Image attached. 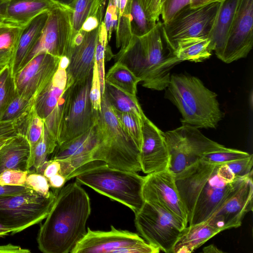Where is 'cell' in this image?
Returning <instances> with one entry per match:
<instances>
[{
  "label": "cell",
  "mask_w": 253,
  "mask_h": 253,
  "mask_svg": "<svg viewBox=\"0 0 253 253\" xmlns=\"http://www.w3.org/2000/svg\"><path fill=\"white\" fill-rule=\"evenodd\" d=\"M174 176L191 225L208 220L253 175L235 178L226 164L199 160Z\"/></svg>",
  "instance_id": "cell-1"
},
{
  "label": "cell",
  "mask_w": 253,
  "mask_h": 253,
  "mask_svg": "<svg viewBox=\"0 0 253 253\" xmlns=\"http://www.w3.org/2000/svg\"><path fill=\"white\" fill-rule=\"evenodd\" d=\"M90 201L77 182L56 189L54 204L39 229L37 241L43 253H71L87 232Z\"/></svg>",
  "instance_id": "cell-2"
},
{
  "label": "cell",
  "mask_w": 253,
  "mask_h": 253,
  "mask_svg": "<svg viewBox=\"0 0 253 253\" xmlns=\"http://www.w3.org/2000/svg\"><path fill=\"white\" fill-rule=\"evenodd\" d=\"M162 26L158 21L145 35H132L128 44L112 56L115 62L125 65L140 79L143 86L156 90L166 89L170 69L180 62L172 55H165Z\"/></svg>",
  "instance_id": "cell-3"
},
{
  "label": "cell",
  "mask_w": 253,
  "mask_h": 253,
  "mask_svg": "<svg viewBox=\"0 0 253 253\" xmlns=\"http://www.w3.org/2000/svg\"><path fill=\"white\" fill-rule=\"evenodd\" d=\"M166 97L181 113L183 124L197 128H215L224 116L217 94L198 78L185 74H172Z\"/></svg>",
  "instance_id": "cell-4"
},
{
  "label": "cell",
  "mask_w": 253,
  "mask_h": 253,
  "mask_svg": "<svg viewBox=\"0 0 253 253\" xmlns=\"http://www.w3.org/2000/svg\"><path fill=\"white\" fill-rule=\"evenodd\" d=\"M79 184L85 185L137 213L145 201L142 194L145 176L136 172L109 167L99 160L90 161L76 172Z\"/></svg>",
  "instance_id": "cell-5"
},
{
  "label": "cell",
  "mask_w": 253,
  "mask_h": 253,
  "mask_svg": "<svg viewBox=\"0 0 253 253\" xmlns=\"http://www.w3.org/2000/svg\"><path fill=\"white\" fill-rule=\"evenodd\" d=\"M95 127L97 144L92 152L91 161H101L119 169L141 171L140 151L123 129L104 94Z\"/></svg>",
  "instance_id": "cell-6"
},
{
  "label": "cell",
  "mask_w": 253,
  "mask_h": 253,
  "mask_svg": "<svg viewBox=\"0 0 253 253\" xmlns=\"http://www.w3.org/2000/svg\"><path fill=\"white\" fill-rule=\"evenodd\" d=\"M92 77V73L84 80L66 86L67 93L57 132V145L78 136L96 125L99 113L94 111L90 99Z\"/></svg>",
  "instance_id": "cell-7"
},
{
  "label": "cell",
  "mask_w": 253,
  "mask_h": 253,
  "mask_svg": "<svg viewBox=\"0 0 253 253\" xmlns=\"http://www.w3.org/2000/svg\"><path fill=\"white\" fill-rule=\"evenodd\" d=\"M56 189L45 197L32 189L15 195L0 197V222L14 234L41 222L51 210Z\"/></svg>",
  "instance_id": "cell-8"
},
{
  "label": "cell",
  "mask_w": 253,
  "mask_h": 253,
  "mask_svg": "<svg viewBox=\"0 0 253 253\" xmlns=\"http://www.w3.org/2000/svg\"><path fill=\"white\" fill-rule=\"evenodd\" d=\"M164 135L169 156L168 169L174 175L200 160L204 153L223 146L207 137L198 128L185 124Z\"/></svg>",
  "instance_id": "cell-9"
},
{
  "label": "cell",
  "mask_w": 253,
  "mask_h": 253,
  "mask_svg": "<svg viewBox=\"0 0 253 253\" xmlns=\"http://www.w3.org/2000/svg\"><path fill=\"white\" fill-rule=\"evenodd\" d=\"M134 223L148 243L168 253H171L182 230L187 226L163 208L146 201L135 214Z\"/></svg>",
  "instance_id": "cell-10"
},
{
  "label": "cell",
  "mask_w": 253,
  "mask_h": 253,
  "mask_svg": "<svg viewBox=\"0 0 253 253\" xmlns=\"http://www.w3.org/2000/svg\"><path fill=\"white\" fill-rule=\"evenodd\" d=\"M220 4L213 2L196 8H191L188 5L167 22H162V36L169 51V54L179 40L189 37H209Z\"/></svg>",
  "instance_id": "cell-11"
},
{
  "label": "cell",
  "mask_w": 253,
  "mask_h": 253,
  "mask_svg": "<svg viewBox=\"0 0 253 253\" xmlns=\"http://www.w3.org/2000/svg\"><path fill=\"white\" fill-rule=\"evenodd\" d=\"M160 250L145 241L137 234L117 229L113 225L108 231L87 232L71 253H158Z\"/></svg>",
  "instance_id": "cell-12"
},
{
  "label": "cell",
  "mask_w": 253,
  "mask_h": 253,
  "mask_svg": "<svg viewBox=\"0 0 253 253\" xmlns=\"http://www.w3.org/2000/svg\"><path fill=\"white\" fill-rule=\"evenodd\" d=\"M72 32L71 11L69 8L57 6L49 10L41 35L24 66L32 58L43 53L67 58Z\"/></svg>",
  "instance_id": "cell-13"
},
{
  "label": "cell",
  "mask_w": 253,
  "mask_h": 253,
  "mask_svg": "<svg viewBox=\"0 0 253 253\" xmlns=\"http://www.w3.org/2000/svg\"><path fill=\"white\" fill-rule=\"evenodd\" d=\"M61 58L43 53L32 58L13 77L15 91L35 103L37 98L51 82Z\"/></svg>",
  "instance_id": "cell-14"
},
{
  "label": "cell",
  "mask_w": 253,
  "mask_h": 253,
  "mask_svg": "<svg viewBox=\"0 0 253 253\" xmlns=\"http://www.w3.org/2000/svg\"><path fill=\"white\" fill-rule=\"evenodd\" d=\"M142 194L145 201L157 204L187 225V214L177 188L175 176L168 169L147 174Z\"/></svg>",
  "instance_id": "cell-15"
},
{
  "label": "cell",
  "mask_w": 253,
  "mask_h": 253,
  "mask_svg": "<svg viewBox=\"0 0 253 253\" xmlns=\"http://www.w3.org/2000/svg\"><path fill=\"white\" fill-rule=\"evenodd\" d=\"M253 45V0H240L220 58L230 63L246 57Z\"/></svg>",
  "instance_id": "cell-16"
},
{
  "label": "cell",
  "mask_w": 253,
  "mask_h": 253,
  "mask_svg": "<svg viewBox=\"0 0 253 253\" xmlns=\"http://www.w3.org/2000/svg\"><path fill=\"white\" fill-rule=\"evenodd\" d=\"M140 150L141 171L146 174L168 169L169 156L164 132L146 116L142 120Z\"/></svg>",
  "instance_id": "cell-17"
},
{
  "label": "cell",
  "mask_w": 253,
  "mask_h": 253,
  "mask_svg": "<svg viewBox=\"0 0 253 253\" xmlns=\"http://www.w3.org/2000/svg\"><path fill=\"white\" fill-rule=\"evenodd\" d=\"M253 176H250L239 190L227 200L207 220L219 232L242 224L245 215L253 211Z\"/></svg>",
  "instance_id": "cell-18"
},
{
  "label": "cell",
  "mask_w": 253,
  "mask_h": 253,
  "mask_svg": "<svg viewBox=\"0 0 253 253\" xmlns=\"http://www.w3.org/2000/svg\"><path fill=\"white\" fill-rule=\"evenodd\" d=\"M97 144L95 125L84 133L57 145L51 159L63 161L67 169L75 173L85 164L92 161V154Z\"/></svg>",
  "instance_id": "cell-19"
},
{
  "label": "cell",
  "mask_w": 253,
  "mask_h": 253,
  "mask_svg": "<svg viewBox=\"0 0 253 253\" xmlns=\"http://www.w3.org/2000/svg\"><path fill=\"white\" fill-rule=\"evenodd\" d=\"M99 30V26L85 32L81 42L70 48L66 68L67 87L84 80L92 73Z\"/></svg>",
  "instance_id": "cell-20"
},
{
  "label": "cell",
  "mask_w": 253,
  "mask_h": 253,
  "mask_svg": "<svg viewBox=\"0 0 253 253\" xmlns=\"http://www.w3.org/2000/svg\"><path fill=\"white\" fill-rule=\"evenodd\" d=\"M68 59L62 57L58 69L51 82L36 99L34 108L37 114L46 121L53 114L67 84L66 68Z\"/></svg>",
  "instance_id": "cell-21"
},
{
  "label": "cell",
  "mask_w": 253,
  "mask_h": 253,
  "mask_svg": "<svg viewBox=\"0 0 253 253\" xmlns=\"http://www.w3.org/2000/svg\"><path fill=\"white\" fill-rule=\"evenodd\" d=\"M48 16V10L45 11L24 27L14 59L9 65L12 78L24 66L41 35Z\"/></svg>",
  "instance_id": "cell-22"
},
{
  "label": "cell",
  "mask_w": 253,
  "mask_h": 253,
  "mask_svg": "<svg viewBox=\"0 0 253 253\" xmlns=\"http://www.w3.org/2000/svg\"><path fill=\"white\" fill-rule=\"evenodd\" d=\"M31 150L25 136L18 133L0 148V174L9 170H29Z\"/></svg>",
  "instance_id": "cell-23"
},
{
  "label": "cell",
  "mask_w": 253,
  "mask_h": 253,
  "mask_svg": "<svg viewBox=\"0 0 253 253\" xmlns=\"http://www.w3.org/2000/svg\"><path fill=\"white\" fill-rule=\"evenodd\" d=\"M57 6L61 5L49 0H8L4 21L24 27L42 12Z\"/></svg>",
  "instance_id": "cell-24"
},
{
  "label": "cell",
  "mask_w": 253,
  "mask_h": 253,
  "mask_svg": "<svg viewBox=\"0 0 253 253\" xmlns=\"http://www.w3.org/2000/svg\"><path fill=\"white\" fill-rule=\"evenodd\" d=\"M240 0H224L220 2L213 26L209 35L213 51L219 59L222 54Z\"/></svg>",
  "instance_id": "cell-25"
},
{
  "label": "cell",
  "mask_w": 253,
  "mask_h": 253,
  "mask_svg": "<svg viewBox=\"0 0 253 253\" xmlns=\"http://www.w3.org/2000/svg\"><path fill=\"white\" fill-rule=\"evenodd\" d=\"M219 232L208 221L186 226L175 242L171 253H192Z\"/></svg>",
  "instance_id": "cell-26"
},
{
  "label": "cell",
  "mask_w": 253,
  "mask_h": 253,
  "mask_svg": "<svg viewBox=\"0 0 253 253\" xmlns=\"http://www.w3.org/2000/svg\"><path fill=\"white\" fill-rule=\"evenodd\" d=\"M213 51L209 37H189L177 41L170 53L179 62H202L211 55Z\"/></svg>",
  "instance_id": "cell-27"
},
{
  "label": "cell",
  "mask_w": 253,
  "mask_h": 253,
  "mask_svg": "<svg viewBox=\"0 0 253 253\" xmlns=\"http://www.w3.org/2000/svg\"><path fill=\"white\" fill-rule=\"evenodd\" d=\"M104 94L115 111L132 113L142 120L146 116L136 96L129 94L108 83H105Z\"/></svg>",
  "instance_id": "cell-28"
},
{
  "label": "cell",
  "mask_w": 253,
  "mask_h": 253,
  "mask_svg": "<svg viewBox=\"0 0 253 253\" xmlns=\"http://www.w3.org/2000/svg\"><path fill=\"white\" fill-rule=\"evenodd\" d=\"M105 81L124 92L136 96L137 85L141 81L126 66L116 62L105 75Z\"/></svg>",
  "instance_id": "cell-29"
},
{
  "label": "cell",
  "mask_w": 253,
  "mask_h": 253,
  "mask_svg": "<svg viewBox=\"0 0 253 253\" xmlns=\"http://www.w3.org/2000/svg\"><path fill=\"white\" fill-rule=\"evenodd\" d=\"M132 0H119L118 21L116 32L117 48H124L132 37L131 28Z\"/></svg>",
  "instance_id": "cell-30"
},
{
  "label": "cell",
  "mask_w": 253,
  "mask_h": 253,
  "mask_svg": "<svg viewBox=\"0 0 253 253\" xmlns=\"http://www.w3.org/2000/svg\"><path fill=\"white\" fill-rule=\"evenodd\" d=\"M18 126V133L25 136L31 150L40 139L44 128L43 121L37 114L34 105Z\"/></svg>",
  "instance_id": "cell-31"
},
{
  "label": "cell",
  "mask_w": 253,
  "mask_h": 253,
  "mask_svg": "<svg viewBox=\"0 0 253 253\" xmlns=\"http://www.w3.org/2000/svg\"><path fill=\"white\" fill-rule=\"evenodd\" d=\"M108 34L105 24L102 21L99 26L94 59L97 65L100 84L101 96L104 94L105 87V60L107 53L113 55L108 44Z\"/></svg>",
  "instance_id": "cell-32"
},
{
  "label": "cell",
  "mask_w": 253,
  "mask_h": 253,
  "mask_svg": "<svg viewBox=\"0 0 253 253\" xmlns=\"http://www.w3.org/2000/svg\"><path fill=\"white\" fill-rule=\"evenodd\" d=\"M57 146V141L51 137L43 128L40 139L31 150L29 169L34 167L37 171L47 161V157L54 151Z\"/></svg>",
  "instance_id": "cell-33"
},
{
  "label": "cell",
  "mask_w": 253,
  "mask_h": 253,
  "mask_svg": "<svg viewBox=\"0 0 253 253\" xmlns=\"http://www.w3.org/2000/svg\"><path fill=\"white\" fill-rule=\"evenodd\" d=\"M34 103L15 91L7 104L0 121H16L18 123L28 113Z\"/></svg>",
  "instance_id": "cell-34"
},
{
  "label": "cell",
  "mask_w": 253,
  "mask_h": 253,
  "mask_svg": "<svg viewBox=\"0 0 253 253\" xmlns=\"http://www.w3.org/2000/svg\"><path fill=\"white\" fill-rule=\"evenodd\" d=\"M23 28L5 21L0 22V51L12 53L14 59Z\"/></svg>",
  "instance_id": "cell-35"
},
{
  "label": "cell",
  "mask_w": 253,
  "mask_h": 253,
  "mask_svg": "<svg viewBox=\"0 0 253 253\" xmlns=\"http://www.w3.org/2000/svg\"><path fill=\"white\" fill-rule=\"evenodd\" d=\"M115 112L123 129L132 139L140 151L142 143V119L132 113Z\"/></svg>",
  "instance_id": "cell-36"
},
{
  "label": "cell",
  "mask_w": 253,
  "mask_h": 253,
  "mask_svg": "<svg viewBox=\"0 0 253 253\" xmlns=\"http://www.w3.org/2000/svg\"><path fill=\"white\" fill-rule=\"evenodd\" d=\"M131 15L132 34L138 37L148 33L157 23L149 19L139 0H132Z\"/></svg>",
  "instance_id": "cell-37"
},
{
  "label": "cell",
  "mask_w": 253,
  "mask_h": 253,
  "mask_svg": "<svg viewBox=\"0 0 253 253\" xmlns=\"http://www.w3.org/2000/svg\"><path fill=\"white\" fill-rule=\"evenodd\" d=\"M251 155L245 151L226 148L223 146L219 149L204 153L200 160L208 164H226L249 157Z\"/></svg>",
  "instance_id": "cell-38"
},
{
  "label": "cell",
  "mask_w": 253,
  "mask_h": 253,
  "mask_svg": "<svg viewBox=\"0 0 253 253\" xmlns=\"http://www.w3.org/2000/svg\"><path fill=\"white\" fill-rule=\"evenodd\" d=\"M94 1L95 0H74L70 7L72 30L71 40L81 30Z\"/></svg>",
  "instance_id": "cell-39"
},
{
  "label": "cell",
  "mask_w": 253,
  "mask_h": 253,
  "mask_svg": "<svg viewBox=\"0 0 253 253\" xmlns=\"http://www.w3.org/2000/svg\"><path fill=\"white\" fill-rule=\"evenodd\" d=\"M15 92L9 66L0 72V119Z\"/></svg>",
  "instance_id": "cell-40"
},
{
  "label": "cell",
  "mask_w": 253,
  "mask_h": 253,
  "mask_svg": "<svg viewBox=\"0 0 253 253\" xmlns=\"http://www.w3.org/2000/svg\"><path fill=\"white\" fill-rule=\"evenodd\" d=\"M26 186L45 197H48L52 192L50 191L48 179L42 174L35 170H29L26 179Z\"/></svg>",
  "instance_id": "cell-41"
},
{
  "label": "cell",
  "mask_w": 253,
  "mask_h": 253,
  "mask_svg": "<svg viewBox=\"0 0 253 253\" xmlns=\"http://www.w3.org/2000/svg\"><path fill=\"white\" fill-rule=\"evenodd\" d=\"M106 0H95L89 14L81 30L87 32L99 27L103 21V15Z\"/></svg>",
  "instance_id": "cell-42"
},
{
  "label": "cell",
  "mask_w": 253,
  "mask_h": 253,
  "mask_svg": "<svg viewBox=\"0 0 253 253\" xmlns=\"http://www.w3.org/2000/svg\"><path fill=\"white\" fill-rule=\"evenodd\" d=\"M235 178L253 175V156L226 164Z\"/></svg>",
  "instance_id": "cell-43"
},
{
  "label": "cell",
  "mask_w": 253,
  "mask_h": 253,
  "mask_svg": "<svg viewBox=\"0 0 253 253\" xmlns=\"http://www.w3.org/2000/svg\"><path fill=\"white\" fill-rule=\"evenodd\" d=\"M119 2V0H109L105 17L103 20L107 30L109 41L111 40L113 32L115 31L116 29Z\"/></svg>",
  "instance_id": "cell-44"
},
{
  "label": "cell",
  "mask_w": 253,
  "mask_h": 253,
  "mask_svg": "<svg viewBox=\"0 0 253 253\" xmlns=\"http://www.w3.org/2000/svg\"><path fill=\"white\" fill-rule=\"evenodd\" d=\"M28 171L13 169L5 170L0 174V185L26 186V179Z\"/></svg>",
  "instance_id": "cell-45"
},
{
  "label": "cell",
  "mask_w": 253,
  "mask_h": 253,
  "mask_svg": "<svg viewBox=\"0 0 253 253\" xmlns=\"http://www.w3.org/2000/svg\"><path fill=\"white\" fill-rule=\"evenodd\" d=\"M190 2L191 0H166L161 7L163 22L169 21L180 9L189 5Z\"/></svg>",
  "instance_id": "cell-46"
},
{
  "label": "cell",
  "mask_w": 253,
  "mask_h": 253,
  "mask_svg": "<svg viewBox=\"0 0 253 253\" xmlns=\"http://www.w3.org/2000/svg\"><path fill=\"white\" fill-rule=\"evenodd\" d=\"M101 93L97 65L94 62L90 89V99L94 111L99 113L101 110Z\"/></svg>",
  "instance_id": "cell-47"
},
{
  "label": "cell",
  "mask_w": 253,
  "mask_h": 253,
  "mask_svg": "<svg viewBox=\"0 0 253 253\" xmlns=\"http://www.w3.org/2000/svg\"><path fill=\"white\" fill-rule=\"evenodd\" d=\"M149 19L156 23L161 13V0H139Z\"/></svg>",
  "instance_id": "cell-48"
},
{
  "label": "cell",
  "mask_w": 253,
  "mask_h": 253,
  "mask_svg": "<svg viewBox=\"0 0 253 253\" xmlns=\"http://www.w3.org/2000/svg\"><path fill=\"white\" fill-rule=\"evenodd\" d=\"M60 170V163L57 160L51 159L47 161L37 172L42 174L48 179L59 173Z\"/></svg>",
  "instance_id": "cell-49"
},
{
  "label": "cell",
  "mask_w": 253,
  "mask_h": 253,
  "mask_svg": "<svg viewBox=\"0 0 253 253\" xmlns=\"http://www.w3.org/2000/svg\"><path fill=\"white\" fill-rule=\"evenodd\" d=\"M18 133L16 121H0V137L12 136Z\"/></svg>",
  "instance_id": "cell-50"
},
{
  "label": "cell",
  "mask_w": 253,
  "mask_h": 253,
  "mask_svg": "<svg viewBox=\"0 0 253 253\" xmlns=\"http://www.w3.org/2000/svg\"><path fill=\"white\" fill-rule=\"evenodd\" d=\"M30 189L26 186L0 185V197L17 195L26 192Z\"/></svg>",
  "instance_id": "cell-51"
},
{
  "label": "cell",
  "mask_w": 253,
  "mask_h": 253,
  "mask_svg": "<svg viewBox=\"0 0 253 253\" xmlns=\"http://www.w3.org/2000/svg\"><path fill=\"white\" fill-rule=\"evenodd\" d=\"M29 249H23L17 245L8 244L0 245V253H30Z\"/></svg>",
  "instance_id": "cell-52"
},
{
  "label": "cell",
  "mask_w": 253,
  "mask_h": 253,
  "mask_svg": "<svg viewBox=\"0 0 253 253\" xmlns=\"http://www.w3.org/2000/svg\"><path fill=\"white\" fill-rule=\"evenodd\" d=\"M50 187L52 189H60L62 188L66 182V178L59 173L48 178Z\"/></svg>",
  "instance_id": "cell-53"
},
{
  "label": "cell",
  "mask_w": 253,
  "mask_h": 253,
  "mask_svg": "<svg viewBox=\"0 0 253 253\" xmlns=\"http://www.w3.org/2000/svg\"><path fill=\"white\" fill-rule=\"evenodd\" d=\"M13 59L12 53L0 51V72L7 66H9Z\"/></svg>",
  "instance_id": "cell-54"
},
{
  "label": "cell",
  "mask_w": 253,
  "mask_h": 253,
  "mask_svg": "<svg viewBox=\"0 0 253 253\" xmlns=\"http://www.w3.org/2000/svg\"><path fill=\"white\" fill-rule=\"evenodd\" d=\"M224 0H191L189 6L191 8L200 7L213 2H221Z\"/></svg>",
  "instance_id": "cell-55"
},
{
  "label": "cell",
  "mask_w": 253,
  "mask_h": 253,
  "mask_svg": "<svg viewBox=\"0 0 253 253\" xmlns=\"http://www.w3.org/2000/svg\"><path fill=\"white\" fill-rule=\"evenodd\" d=\"M59 5L70 9V7L74 0H49Z\"/></svg>",
  "instance_id": "cell-56"
},
{
  "label": "cell",
  "mask_w": 253,
  "mask_h": 253,
  "mask_svg": "<svg viewBox=\"0 0 253 253\" xmlns=\"http://www.w3.org/2000/svg\"><path fill=\"white\" fill-rule=\"evenodd\" d=\"M12 232V231L10 228L3 225L0 222V237H4L10 234H11Z\"/></svg>",
  "instance_id": "cell-57"
},
{
  "label": "cell",
  "mask_w": 253,
  "mask_h": 253,
  "mask_svg": "<svg viewBox=\"0 0 253 253\" xmlns=\"http://www.w3.org/2000/svg\"><path fill=\"white\" fill-rule=\"evenodd\" d=\"M203 252L204 253H222V251L218 249L216 246L211 245L208 246L203 249Z\"/></svg>",
  "instance_id": "cell-58"
},
{
  "label": "cell",
  "mask_w": 253,
  "mask_h": 253,
  "mask_svg": "<svg viewBox=\"0 0 253 253\" xmlns=\"http://www.w3.org/2000/svg\"><path fill=\"white\" fill-rule=\"evenodd\" d=\"M6 1H0V22L4 21V13Z\"/></svg>",
  "instance_id": "cell-59"
},
{
  "label": "cell",
  "mask_w": 253,
  "mask_h": 253,
  "mask_svg": "<svg viewBox=\"0 0 253 253\" xmlns=\"http://www.w3.org/2000/svg\"><path fill=\"white\" fill-rule=\"evenodd\" d=\"M4 136L0 137V148L6 143V142L10 138L14 136Z\"/></svg>",
  "instance_id": "cell-60"
},
{
  "label": "cell",
  "mask_w": 253,
  "mask_h": 253,
  "mask_svg": "<svg viewBox=\"0 0 253 253\" xmlns=\"http://www.w3.org/2000/svg\"><path fill=\"white\" fill-rule=\"evenodd\" d=\"M166 0H161V4L162 5L163 3L166 1ZM162 7V6H161Z\"/></svg>",
  "instance_id": "cell-61"
},
{
  "label": "cell",
  "mask_w": 253,
  "mask_h": 253,
  "mask_svg": "<svg viewBox=\"0 0 253 253\" xmlns=\"http://www.w3.org/2000/svg\"><path fill=\"white\" fill-rule=\"evenodd\" d=\"M8 0H0V1H7Z\"/></svg>",
  "instance_id": "cell-62"
}]
</instances>
